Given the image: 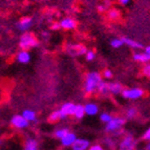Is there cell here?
I'll list each match as a JSON object with an SVG mask.
<instances>
[{"instance_id":"obj_19","label":"cell","mask_w":150,"mask_h":150,"mask_svg":"<svg viewBox=\"0 0 150 150\" xmlns=\"http://www.w3.org/2000/svg\"><path fill=\"white\" fill-rule=\"evenodd\" d=\"M22 115L28 121V122H36V121H37V115H36L35 111L32 109H25L22 112Z\"/></svg>"},{"instance_id":"obj_37","label":"cell","mask_w":150,"mask_h":150,"mask_svg":"<svg viewBox=\"0 0 150 150\" xmlns=\"http://www.w3.org/2000/svg\"><path fill=\"white\" fill-rule=\"evenodd\" d=\"M146 150H150V142L147 144V146H146Z\"/></svg>"},{"instance_id":"obj_24","label":"cell","mask_w":150,"mask_h":150,"mask_svg":"<svg viewBox=\"0 0 150 150\" xmlns=\"http://www.w3.org/2000/svg\"><path fill=\"white\" fill-rule=\"evenodd\" d=\"M110 45L113 48H120L124 45V41H123L122 38L121 39L120 38H115V39H112V40L110 41Z\"/></svg>"},{"instance_id":"obj_27","label":"cell","mask_w":150,"mask_h":150,"mask_svg":"<svg viewBox=\"0 0 150 150\" xmlns=\"http://www.w3.org/2000/svg\"><path fill=\"white\" fill-rule=\"evenodd\" d=\"M137 115V110H135L134 107H130L127 109L126 111V118L127 119H133Z\"/></svg>"},{"instance_id":"obj_7","label":"cell","mask_w":150,"mask_h":150,"mask_svg":"<svg viewBox=\"0 0 150 150\" xmlns=\"http://www.w3.org/2000/svg\"><path fill=\"white\" fill-rule=\"evenodd\" d=\"M75 109H76V104H74V103H71V102L64 103L60 107V109H59L60 115H61V120H64V119H66L67 117L74 115Z\"/></svg>"},{"instance_id":"obj_17","label":"cell","mask_w":150,"mask_h":150,"mask_svg":"<svg viewBox=\"0 0 150 150\" xmlns=\"http://www.w3.org/2000/svg\"><path fill=\"white\" fill-rule=\"evenodd\" d=\"M122 39H123V41H124V44L128 45L129 47L134 48V50H141V48H143V45L141 44L140 42H138V41L132 40V39H130V38H127V37H124V38H122Z\"/></svg>"},{"instance_id":"obj_8","label":"cell","mask_w":150,"mask_h":150,"mask_svg":"<svg viewBox=\"0 0 150 150\" xmlns=\"http://www.w3.org/2000/svg\"><path fill=\"white\" fill-rule=\"evenodd\" d=\"M33 24V19L30 17H23L22 19L18 21L16 23V28L18 30H20L22 33H25L26 30H28L30 28Z\"/></svg>"},{"instance_id":"obj_22","label":"cell","mask_w":150,"mask_h":150,"mask_svg":"<svg viewBox=\"0 0 150 150\" xmlns=\"http://www.w3.org/2000/svg\"><path fill=\"white\" fill-rule=\"evenodd\" d=\"M107 16H108V18H109L110 20H117V19H119V18H120L121 12L119 10H117V8H111V10L108 11Z\"/></svg>"},{"instance_id":"obj_30","label":"cell","mask_w":150,"mask_h":150,"mask_svg":"<svg viewBox=\"0 0 150 150\" xmlns=\"http://www.w3.org/2000/svg\"><path fill=\"white\" fill-rule=\"evenodd\" d=\"M103 77L105 78V79H111V78H112V71H111V70H109V69H105L104 70V71H103Z\"/></svg>"},{"instance_id":"obj_31","label":"cell","mask_w":150,"mask_h":150,"mask_svg":"<svg viewBox=\"0 0 150 150\" xmlns=\"http://www.w3.org/2000/svg\"><path fill=\"white\" fill-rule=\"evenodd\" d=\"M88 150H104V148H103L101 145H99V144H95V145L89 146Z\"/></svg>"},{"instance_id":"obj_16","label":"cell","mask_w":150,"mask_h":150,"mask_svg":"<svg viewBox=\"0 0 150 150\" xmlns=\"http://www.w3.org/2000/svg\"><path fill=\"white\" fill-rule=\"evenodd\" d=\"M133 60L140 63H148L150 62V56L147 53H135L132 56Z\"/></svg>"},{"instance_id":"obj_6","label":"cell","mask_w":150,"mask_h":150,"mask_svg":"<svg viewBox=\"0 0 150 150\" xmlns=\"http://www.w3.org/2000/svg\"><path fill=\"white\" fill-rule=\"evenodd\" d=\"M11 125L17 129H24L30 126V122L22 115H16L11 119Z\"/></svg>"},{"instance_id":"obj_12","label":"cell","mask_w":150,"mask_h":150,"mask_svg":"<svg viewBox=\"0 0 150 150\" xmlns=\"http://www.w3.org/2000/svg\"><path fill=\"white\" fill-rule=\"evenodd\" d=\"M67 52L70 53L73 56H81V55H85L87 50H86L85 46H82V45H70L68 46Z\"/></svg>"},{"instance_id":"obj_13","label":"cell","mask_w":150,"mask_h":150,"mask_svg":"<svg viewBox=\"0 0 150 150\" xmlns=\"http://www.w3.org/2000/svg\"><path fill=\"white\" fill-rule=\"evenodd\" d=\"M16 60L19 63H21V64H28L30 61V54L28 53V50H21L16 56Z\"/></svg>"},{"instance_id":"obj_18","label":"cell","mask_w":150,"mask_h":150,"mask_svg":"<svg viewBox=\"0 0 150 150\" xmlns=\"http://www.w3.org/2000/svg\"><path fill=\"white\" fill-rule=\"evenodd\" d=\"M23 150H39V145L35 139H28L25 141Z\"/></svg>"},{"instance_id":"obj_26","label":"cell","mask_w":150,"mask_h":150,"mask_svg":"<svg viewBox=\"0 0 150 150\" xmlns=\"http://www.w3.org/2000/svg\"><path fill=\"white\" fill-rule=\"evenodd\" d=\"M112 119V115H110V113H108V112H103V113H101L100 115V120H101V122H103V123H108L110 120Z\"/></svg>"},{"instance_id":"obj_15","label":"cell","mask_w":150,"mask_h":150,"mask_svg":"<svg viewBox=\"0 0 150 150\" xmlns=\"http://www.w3.org/2000/svg\"><path fill=\"white\" fill-rule=\"evenodd\" d=\"M108 87H109V93H112V95L122 93L123 89H124L122 84L118 82H108Z\"/></svg>"},{"instance_id":"obj_5","label":"cell","mask_w":150,"mask_h":150,"mask_svg":"<svg viewBox=\"0 0 150 150\" xmlns=\"http://www.w3.org/2000/svg\"><path fill=\"white\" fill-rule=\"evenodd\" d=\"M137 146V141L132 135H126L122 139L120 145H119V150H134Z\"/></svg>"},{"instance_id":"obj_14","label":"cell","mask_w":150,"mask_h":150,"mask_svg":"<svg viewBox=\"0 0 150 150\" xmlns=\"http://www.w3.org/2000/svg\"><path fill=\"white\" fill-rule=\"evenodd\" d=\"M84 108H85V113L90 117L98 115L99 112V106L96 103H87L84 105Z\"/></svg>"},{"instance_id":"obj_29","label":"cell","mask_w":150,"mask_h":150,"mask_svg":"<svg viewBox=\"0 0 150 150\" xmlns=\"http://www.w3.org/2000/svg\"><path fill=\"white\" fill-rule=\"evenodd\" d=\"M142 73L144 76H146V77L150 78V63H147V64L143 67L142 69Z\"/></svg>"},{"instance_id":"obj_28","label":"cell","mask_w":150,"mask_h":150,"mask_svg":"<svg viewBox=\"0 0 150 150\" xmlns=\"http://www.w3.org/2000/svg\"><path fill=\"white\" fill-rule=\"evenodd\" d=\"M85 58H86V60L87 61H93L95 60V58H96V54L93 50H87L85 54Z\"/></svg>"},{"instance_id":"obj_25","label":"cell","mask_w":150,"mask_h":150,"mask_svg":"<svg viewBox=\"0 0 150 150\" xmlns=\"http://www.w3.org/2000/svg\"><path fill=\"white\" fill-rule=\"evenodd\" d=\"M69 132V130L67 129V128H60V129H58L56 130V132H55V137L57 139H59V140H61V139L64 137L66 133Z\"/></svg>"},{"instance_id":"obj_36","label":"cell","mask_w":150,"mask_h":150,"mask_svg":"<svg viewBox=\"0 0 150 150\" xmlns=\"http://www.w3.org/2000/svg\"><path fill=\"white\" fill-rule=\"evenodd\" d=\"M145 53H147L148 55L150 56V46H147V47H145Z\"/></svg>"},{"instance_id":"obj_3","label":"cell","mask_w":150,"mask_h":150,"mask_svg":"<svg viewBox=\"0 0 150 150\" xmlns=\"http://www.w3.org/2000/svg\"><path fill=\"white\" fill-rule=\"evenodd\" d=\"M38 44H39V41H38V39L33 35L32 33L25 32L24 34L21 35L20 39H19V47L21 50H28L30 48L37 47Z\"/></svg>"},{"instance_id":"obj_11","label":"cell","mask_w":150,"mask_h":150,"mask_svg":"<svg viewBox=\"0 0 150 150\" xmlns=\"http://www.w3.org/2000/svg\"><path fill=\"white\" fill-rule=\"evenodd\" d=\"M59 24H60V28H63V30H75V28H77V22H76V20L70 17H66V18H64V19H62Z\"/></svg>"},{"instance_id":"obj_35","label":"cell","mask_w":150,"mask_h":150,"mask_svg":"<svg viewBox=\"0 0 150 150\" xmlns=\"http://www.w3.org/2000/svg\"><path fill=\"white\" fill-rule=\"evenodd\" d=\"M52 28H53V30H59V28H61L60 24H59V23H54L53 26H52Z\"/></svg>"},{"instance_id":"obj_2","label":"cell","mask_w":150,"mask_h":150,"mask_svg":"<svg viewBox=\"0 0 150 150\" xmlns=\"http://www.w3.org/2000/svg\"><path fill=\"white\" fill-rule=\"evenodd\" d=\"M125 124V119L121 118V117H115L106 123L105 131L107 133H112L113 135H119L122 132V127Z\"/></svg>"},{"instance_id":"obj_1","label":"cell","mask_w":150,"mask_h":150,"mask_svg":"<svg viewBox=\"0 0 150 150\" xmlns=\"http://www.w3.org/2000/svg\"><path fill=\"white\" fill-rule=\"evenodd\" d=\"M102 76L98 71H90L86 75L84 81V91L87 95H91L98 89V86L102 82Z\"/></svg>"},{"instance_id":"obj_4","label":"cell","mask_w":150,"mask_h":150,"mask_svg":"<svg viewBox=\"0 0 150 150\" xmlns=\"http://www.w3.org/2000/svg\"><path fill=\"white\" fill-rule=\"evenodd\" d=\"M145 91L142 88L133 87V88H124L122 91V97L127 100H138L144 96Z\"/></svg>"},{"instance_id":"obj_23","label":"cell","mask_w":150,"mask_h":150,"mask_svg":"<svg viewBox=\"0 0 150 150\" xmlns=\"http://www.w3.org/2000/svg\"><path fill=\"white\" fill-rule=\"evenodd\" d=\"M59 120H61V115H60V111H59V110L53 111V112L48 115V121L52 123L58 122Z\"/></svg>"},{"instance_id":"obj_33","label":"cell","mask_w":150,"mask_h":150,"mask_svg":"<svg viewBox=\"0 0 150 150\" xmlns=\"http://www.w3.org/2000/svg\"><path fill=\"white\" fill-rule=\"evenodd\" d=\"M107 5H99L98 6V10H99V12H105L106 10H107Z\"/></svg>"},{"instance_id":"obj_9","label":"cell","mask_w":150,"mask_h":150,"mask_svg":"<svg viewBox=\"0 0 150 150\" xmlns=\"http://www.w3.org/2000/svg\"><path fill=\"white\" fill-rule=\"evenodd\" d=\"M90 146V142L86 139H77L73 145L71 150H88Z\"/></svg>"},{"instance_id":"obj_20","label":"cell","mask_w":150,"mask_h":150,"mask_svg":"<svg viewBox=\"0 0 150 150\" xmlns=\"http://www.w3.org/2000/svg\"><path fill=\"white\" fill-rule=\"evenodd\" d=\"M85 108L84 106L81 105V104H76V109H75V113H74V117L76 119H83L84 115H85Z\"/></svg>"},{"instance_id":"obj_21","label":"cell","mask_w":150,"mask_h":150,"mask_svg":"<svg viewBox=\"0 0 150 150\" xmlns=\"http://www.w3.org/2000/svg\"><path fill=\"white\" fill-rule=\"evenodd\" d=\"M98 93H100L101 95H107L109 93V87H108V82H102L100 83V85L98 86Z\"/></svg>"},{"instance_id":"obj_32","label":"cell","mask_w":150,"mask_h":150,"mask_svg":"<svg viewBox=\"0 0 150 150\" xmlns=\"http://www.w3.org/2000/svg\"><path fill=\"white\" fill-rule=\"evenodd\" d=\"M143 139L145 141H148V142H150V127L148 128L147 130H146V132L144 133V135H143Z\"/></svg>"},{"instance_id":"obj_38","label":"cell","mask_w":150,"mask_h":150,"mask_svg":"<svg viewBox=\"0 0 150 150\" xmlns=\"http://www.w3.org/2000/svg\"><path fill=\"white\" fill-rule=\"evenodd\" d=\"M43 36H44V37H47L48 34H47V33H46V32H44V33H43Z\"/></svg>"},{"instance_id":"obj_34","label":"cell","mask_w":150,"mask_h":150,"mask_svg":"<svg viewBox=\"0 0 150 150\" xmlns=\"http://www.w3.org/2000/svg\"><path fill=\"white\" fill-rule=\"evenodd\" d=\"M119 2L121 5H127L128 3L131 2V0H119Z\"/></svg>"},{"instance_id":"obj_39","label":"cell","mask_w":150,"mask_h":150,"mask_svg":"<svg viewBox=\"0 0 150 150\" xmlns=\"http://www.w3.org/2000/svg\"><path fill=\"white\" fill-rule=\"evenodd\" d=\"M0 145H1V138H0Z\"/></svg>"},{"instance_id":"obj_10","label":"cell","mask_w":150,"mask_h":150,"mask_svg":"<svg viewBox=\"0 0 150 150\" xmlns=\"http://www.w3.org/2000/svg\"><path fill=\"white\" fill-rule=\"evenodd\" d=\"M77 135H76L75 132H68L66 133V134L63 137L62 139H61V145L63 146V147H71V145H73L74 143H75V141L77 140Z\"/></svg>"}]
</instances>
